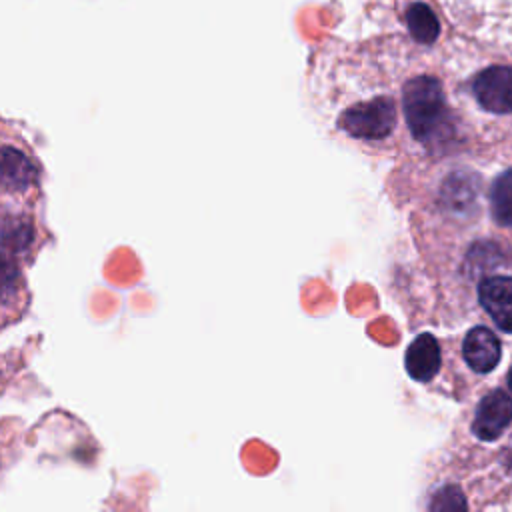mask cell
Wrapping results in <instances>:
<instances>
[{
	"instance_id": "obj_1",
	"label": "cell",
	"mask_w": 512,
	"mask_h": 512,
	"mask_svg": "<svg viewBox=\"0 0 512 512\" xmlns=\"http://www.w3.org/2000/svg\"><path fill=\"white\" fill-rule=\"evenodd\" d=\"M402 106L412 136L432 142L448 132V106L442 86L432 76H416L404 84Z\"/></svg>"
},
{
	"instance_id": "obj_2",
	"label": "cell",
	"mask_w": 512,
	"mask_h": 512,
	"mask_svg": "<svg viewBox=\"0 0 512 512\" xmlns=\"http://www.w3.org/2000/svg\"><path fill=\"white\" fill-rule=\"evenodd\" d=\"M396 124V106L386 96L350 106L340 116V126L354 138L380 140L392 132Z\"/></svg>"
},
{
	"instance_id": "obj_3",
	"label": "cell",
	"mask_w": 512,
	"mask_h": 512,
	"mask_svg": "<svg viewBox=\"0 0 512 512\" xmlns=\"http://www.w3.org/2000/svg\"><path fill=\"white\" fill-rule=\"evenodd\" d=\"M472 90L480 106L488 112H512V66H490L482 70L474 78Z\"/></svg>"
},
{
	"instance_id": "obj_4",
	"label": "cell",
	"mask_w": 512,
	"mask_h": 512,
	"mask_svg": "<svg viewBox=\"0 0 512 512\" xmlns=\"http://www.w3.org/2000/svg\"><path fill=\"white\" fill-rule=\"evenodd\" d=\"M512 422V398L504 390H492L486 394L472 422V432L480 440H496Z\"/></svg>"
},
{
	"instance_id": "obj_5",
	"label": "cell",
	"mask_w": 512,
	"mask_h": 512,
	"mask_svg": "<svg viewBox=\"0 0 512 512\" xmlns=\"http://www.w3.org/2000/svg\"><path fill=\"white\" fill-rule=\"evenodd\" d=\"M478 298L482 308L490 314V318L504 332L512 334V278L490 276L482 280L478 288Z\"/></svg>"
},
{
	"instance_id": "obj_6",
	"label": "cell",
	"mask_w": 512,
	"mask_h": 512,
	"mask_svg": "<svg viewBox=\"0 0 512 512\" xmlns=\"http://www.w3.org/2000/svg\"><path fill=\"white\" fill-rule=\"evenodd\" d=\"M466 364L476 372H490L500 362V340L484 326L472 328L462 344Z\"/></svg>"
},
{
	"instance_id": "obj_7",
	"label": "cell",
	"mask_w": 512,
	"mask_h": 512,
	"mask_svg": "<svg viewBox=\"0 0 512 512\" xmlns=\"http://www.w3.org/2000/svg\"><path fill=\"white\" fill-rule=\"evenodd\" d=\"M404 364H406L410 378H414L418 382L432 380L440 368L438 340L428 332L416 336L406 350Z\"/></svg>"
},
{
	"instance_id": "obj_8",
	"label": "cell",
	"mask_w": 512,
	"mask_h": 512,
	"mask_svg": "<svg viewBox=\"0 0 512 512\" xmlns=\"http://www.w3.org/2000/svg\"><path fill=\"white\" fill-rule=\"evenodd\" d=\"M406 26L410 36L420 44H432L440 34V24L430 6L414 2L406 10Z\"/></svg>"
},
{
	"instance_id": "obj_9",
	"label": "cell",
	"mask_w": 512,
	"mask_h": 512,
	"mask_svg": "<svg viewBox=\"0 0 512 512\" xmlns=\"http://www.w3.org/2000/svg\"><path fill=\"white\" fill-rule=\"evenodd\" d=\"M492 216L502 226H512V168L502 172L490 192Z\"/></svg>"
},
{
	"instance_id": "obj_10",
	"label": "cell",
	"mask_w": 512,
	"mask_h": 512,
	"mask_svg": "<svg viewBox=\"0 0 512 512\" xmlns=\"http://www.w3.org/2000/svg\"><path fill=\"white\" fill-rule=\"evenodd\" d=\"M476 196V180L474 176H464V174H452V178L444 186V198L448 200L450 206L462 208L470 204Z\"/></svg>"
},
{
	"instance_id": "obj_11",
	"label": "cell",
	"mask_w": 512,
	"mask_h": 512,
	"mask_svg": "<svg viewBox=\"0 0 512 512\" xmlns=\"http://www.w3.org/2000/svg\"><path fill=\"white\" fill-rule=\"evenodd\" d=\"M432 508H440V510H456V508H466V502L462 498V494L456 488H446L442 490L436 500L432 502Z\"/></svg>"
},
{
	"instance_id": "obj_12",
	"label": "cell",
	"mask_w": 512,
	"mask_h": 512,
	"mask_svg": "<svg viewBox=\"0 0 512 512\" xmlns=\"http://www.w3.org/2000/svg\"><path fill=\"white\" fill-rule=\"evenodd\" d=\"M508 386L512 388V368H510V372H508Z\"/></svg>"
}]
</instances>
